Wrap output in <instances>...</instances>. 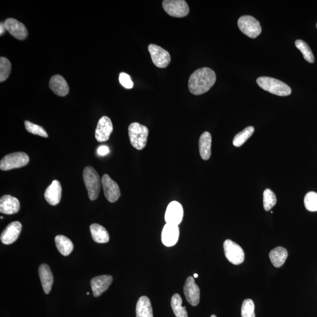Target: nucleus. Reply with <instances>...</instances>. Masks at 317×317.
Returning a JSON list of instances; mask_svg holds the SVG:
<instances>
[{
    "label": "nucleus",
    "mask_w": 317,
    "mask_h": 317,
    "mask_svg": "<svg viewBox=\"0 0 317 317\" xmlns=\"http://www.w3.org/2000/svg\"><path fill=\"white\" fill-rule=\"evenodd\" d=\"M216 80L215 71L208 67L197 70L190 76L188 87L193 95H199L208 91Z\"/></svg>",
    "instance_id": "1"
},
{
    "label": "nucleus",
    "mask_w": 317,
    "mask_h": 317,
    "mask_svg": "<svg viewBox=\"0 0 317 317\" xmlns=\"http://www.w3.org/2000/svg\"><path fill=\"white\" fill-rule=\"evenodd\" d=\"M257 83L260 88L274 95L286 96L292 93V89L287 84L273 78L259 77Z\"/></svg>",
    "instance_id": "2"
},
{
    "label": "nucleus",
    "mask_w": 317,
    "mask_h": 317,
    "mask_svg": "<svg viewBox=\"0 0 317 317\" xmlns=\"http://www.w3.org/2000/svg\"><path fill=\"white\" fill-rule=\"evenodd\" d=\"M83 179L89 199L95 200L99 196L102 183L98 173L92 166H86L83 171Z\"/></svg>",
    "instance_id": "3"
},
{
    "label": "nucleus",
    "mask_w": 317,
    "mask_h": 317,
    "mask_svg": "<svg viewBox=\"0 0 317 317\" xmlns=\"http://www.w3.org/2000/svg\"><path fill=\"white\" fill-rule=\"evenodd\" d=\"M128 133L131 144L137 150H142L147 146L149 129L140 123H132L129 126Z\"/></svg>",
    "instance_id": "4"
},
{
    "label": "nucleus",
    "mask_w": 317,
    "mask_h": 317,
    "mask_svg": "<svg viewBox=\"0 0 317 317\" xmlns=\"http://www.w3.org/2000/svg\"><path fill=\"white\" fill-rule=\"evenodd\" d=\"M30 158L24 153H14L6 155L0 161V169L9 170L24 167L27 165Z\"/></svg>",
    "instance_id": "5"
},
{
    "label": "nucleus",
    "mask_w": 317,
    "mask_h": 317,
    "mask_svg": "<svg viewBox=\"0 0 317 317\" xmlns=\"http://www.w3.org/2000/svg\"><path fill=\"white\" fill-rule=\"evenodd\" d=\"M238 27L242 33L251 38H255L261 34L259 21L250 15L242 16L238 20Z\"/></svg>",
    "instance_id": "6"
},
{
    "label": "nucleus",
    "mask_w": 317,
    "mask_h": 317,
    "mask_svg": "<svg viewBox=\"0 0 317 317\" xmlns=\"http://www.w3.org/2000/svg\"><path fill=\"white\" fill-rule=\"evenodd\" d=\"M162 5L165 12L171 17L182 18L189 13V6L184 0H164Z\"/></svg>",
    "instance_id": "7"
},
{
    "label": "nucleus",
    "mask_w": 317,
    "mask_h": 317,
    "mask_svg": "<svg viewBox=\"0 0 317 317\" xmlns=\"http://www.w3.org/2000/svg\"><path fill=\"white\" fill-rule=\"evenodd\" d=\"M223 248L225 256L230 263L234 265H239L243 263L244 252L238 244L228 239L224 242Z\"/></svg>",
    "instance_id": "8"
},
{
    "label": "nucleus",
    "mask_w": 317,
    "mask_h": 317,
    "mask_svg": "<svg viewBox=\"0 0 317 317\" xmlns=\"http://www.w3.org/2000/svg\"><path fill=\"white\" fill-rule=\"evenodd\" d=\"M148 50L153 63L159 69H165L169 66L171 57L169 52L156 44H150Z\"/></svg>",
    "instance_id": "9"
},
{
    "label": "nucleus",
    "mask_w": 317,
    "mask_h": 317,
    "mask_svg": "<svg viewBox=\"0 0 317 317\" xmlns=\"http://www.w3.org/2000/svg\"><path fill=\"white\" fill-rule=\"evenodd\" d=\"M101 182L104 195L108 201L111 203L117 201L121 196L118 184L106 174L102 176Z\"/></svg>",
    "instance_id": "10"
},
{
    "label": "nucleus",
    "mask_w": 317,
    "mask_h": 317,
    "mask_svg": "<svg viewBox=\"0 0 317 317\" xmlns=\"http://www.w3.org/2000/svg\"><path fill=\"white\" fill-rule=\"evenodd\" d=\"M183 209L181 204L176 201L169 203L165 213V221L170 225H179L182 221Z\"/></svg>",
    "instance_id": "11"
},
{
    "label": "nucleus",
    "mask_w": 317,
    "mask_h": 317,
    "mask_svg": "<svg viewBox=\"0 0 317 317\" xmlns=\"http://www.w3.org/2000/svg\"><path fill=\"white\" fill-rule=\"evenodd\" d=\"M184 294L186 299L192 306L195 307L199 305L200 302V289L195 283L193 277H189L184 284Z\"/></svg>",
    "instance_id": "12"
},
{
    "label": "nucleus",
    "mask_w": 317,
    "mask_h": 317,
    "mask_svg": "<svg viewBox=\"0 0 317 317\" xmlns=\"http://www.w3.org/2000/svg\"><path fill=\"white\" fill-rule=\"evenodd\" d=\"M113 131L111 119L104 116L99 119L95 130V138L99 142L107 141Z\"/></svg>",
    "instance_id": "13"
},
{
    "label": "nucleus",
    "mask_w": 317,
    "mask_h": 317,
    "mask_svg": "<svg viewBox=\"0 0 317 317\" xmlns=\"http://www.w3.org/2000/svg\"><path fill=\"white\" fill-rule=\"evenodd\" d=\"M4 27L12 36L19 40H24L28 36L27 29L25 26L14 18H8L4 22Z\"/></svg>",
    "instance_id": "14"
},
{
    "label": "nucleus",
    "mask_w": 317,
    "mask_h": 317,
    "mask_svg": "<svg viewBox=\"0 0 317 317\" xmlns=\"http://www.w3.org/2000/svg\"><path fill=\"white\" fill-rule=\"evenodd\" d=\"M22 230L20 222H13L6 226L1 235V241L3 244H11L17 240Z\"/></svg>",
    "instance_id": "15"
},
{
    "label": "nucleus",
    "mask_w": 317,
    "mask_h": 317,
    "mask_svg": "<svg viewBox=\"0 0 317 317\" xmlns=\"http://www.w3.org/2000/svg\"><path fill=\"white\" fill-rule=\"evenodd\" d=\"M113 278L109 275H102L97 276L91 280V285L93 296L99 297L102 294L105 292L112 283Z\"/></svg>",
    "instance_id": "16"
},
{
    "label": "nucleus",
    "mask_w": 317,
    "mask_h": 317,
    "mask_svg": "<svg viewBox=\"0 0 317 317\" xmlns=\"http://www.w3.org/2000/svg\"><path fill=\"white\" fill-rule=\"evenodd\" d=\"M179 236V229L177 225L166 223L161 232V241L167 247H171L177 243Z\"/></svg>",
    "instance_id": "17"
},
{
    "label": "nucleus",
    "mask_w": 317,
    "mask_h": 317,
    "mask_svg": "<svg viewBox=\"0 0 317 317\" xmlns=\"http://www.w3.org/2000/svg\"><path fill=\"white\" fill-rule=\"evenodd\" d=\"M20 209V203L15 197L4 195L0 199V212L5 215H14Z\"/></svg>",
    "instance_id": "18"
},
{
    "label": "nucleus",
    "mask_w": 317,
    "mask_h": 317,
    "mask_svg": "<svg viewBox=\"0 0 317 317\" xmlns=\"http://www.w3.org/2000/svg\"><path fill=\"white\" fill-rule=\"evenodd\" d=\"M62 195V187L59 181L55 180L45 190L44 197L47 202L51 206L59 204Z\"/></svg>",
    "instance_id": "19"
},
{
    "label": "nucleus",
    "mask_w": 317,
    "mask_h": 317,
    "mask_svg": "<svg viewBox=\"0 0 317 317\" xmlns=\"http://www.w3.org/2000/svg\"><path fill=\"white\" fill-rule=\"evenodd\" d=\"M49 86L55 94L60 96H66L69 93V86L64 78L60 75L51 77Z\"/></svg>",
    "instance_id": "20"
},
{
    "label": "nucleus",
    "mask_w": 317,
    "mask_h": 317,
    "mask_svg": "<svg viewBox=\"0 0 317 317\" xmlns=\"http://www.w3.org/2000/svg\"><path fill=\"white\" fill-rule=\"evenodd\" d=\"M39 276L44 293L49 294L53 285L54 277L50 268L47 264H41L39 267Z\"/></svg>",
    "instance_id": "21"
},
{
    "label": "nucleus",
    "mask_w": 317,
    "mask_h": 317,
    "mask_svg": "<svg viewBox=\"0 0 317 317\" xmlns=\"http://www.w3.org/2000/svg\"><path fill=\"white\" fill-rule=\"evenodd\" d=\"M211 134L208 132H205L200 136L199 141V153L203 160H208L211 157Z\"/></svg>",
    "instance_id": "22"
},
{
    "label": "nucleus",
    "mask_w": 317,
    "mask_h": 317,
    "mask_svg": "<svg viewBox=\"0 0 317 317\" xmlns=\"http://www.w3.org/2000/svg\"><path fill=\"white\" fill-rule=\"evenodd\" d=\"M136 314L137 317H154L153 307L148 297L142 296L138 300Z\"/></svg>",
    "instance_id": "23"
},
{
    "label": "nucleus",
    "mask_w": 317,
    "mask_h": 317,
    "mask_svg": "<svg viewBox=\"0 0 317 317\" xmlns=\"http://www.w3.org/2000/svg\"><path fill=\"white\" fill-rule=\"evenodd\" d=\"M90 231L93 240L97 243H106L109 241L108 232L101 225L94 223L90 225Z\"/></svg>",
    "instance_id": "24"
},
{
    "label": "nucleus",
    "mask_w": 317,
    "mask_h": 317,
    "mask_svg": "<svg viewBox=\"0 0 317 317\" xmlns=\"http://www.w3.org/2000/svg\"><path fill=\"white\" fill-rule=\"evenodd\" d=\"M288 257L286 248L277 247L271 250L269 253V258L275 267L280 268L285 263Z\"/></svg>",
    "instance_id": "25"
},
{
    "label": "nucleus",
    "mask_w": 317,
    "mask_h": 317,
    "mask_svg": "<svg viewBox=\"0 0 317 317\" xmlns=\"http://www.w3.org/2000/svg\"><path fill=\"white\" fill-rule=\"evenodd\" d=\"M58 250L64 256L69 255L74 250V244L70 238L63 235L57 236L55 238Z\"/></svg>",
    "instance_id": "26"
},
{
    "label": "nucleus",
    "mask_w": 317,
    "mask_h": 317,
    "mask_svg": "<svg viewBox=\"0 0 317 317\" xmlns=\"http://www.w3.org/2000/svg\"><path fill=\"white\" fill-rule=\"evenodd\" d=\"M171 307L176 317H188L186 307L182 306V299L179 294H174L171 300Z\"/></svg>",
    "instance_id": "27"
},
{
    "label": "nucleus",
    "mask_w": 317,
    "mask_h": 317,
    "mask_svg": "<svg viewBox=\"0 0 317 317\" xmlns=\"http://www.w3.org/2000/svg\"><path fill=\"white\" fill-rule=\"evenodd\" d=\"M254 132L253 127H248L244 130L236 135L233 141V144L236 147H240L250 138Z\"/></svg>",
    "instance_id": "28"
},
{
    "label": "nucleus",
    "mask_w": 317,
    "mask_h": 317,
    "mask_svg": "<svg viewBox=\"0 0 317 317\" xmlns=\"http://www.w3.org/2000/svg\"><path fill=\"white\" fill-rule=\"evenodd\" d=\"M296 46L302 52L305 59L310 63H315V58L314 57L313 52L309 45L305 41L302 40H297L295 42Z\"/></svg>",
    "instance_id": "29"
},
{
    "label": "nucleus",
    "mask_w": 317,
    "mask_h": 317,
    "mask_svg": "<svg viewBox=\"0 0 317 317\" xmlns=\"http://www.w3.org/2000/svg\"><path fill=\"white\" fill-rule=\"evenodd\" d=\"M277 203L276 195L272 190L267 189L263 193V206L266 211H269Z\"/></svg>",
    "instance_id": "30"
},
{
    "label": "nucleus",
    "mask_w": 317,
    "mask_h": 317,
    "mask_svg": "<svg viewBox=\"0 0 317 317\" xmlns=\"http://www.w3.org/2000/svg\"><path fill=\"white\" fill-rule=\"evenodd\" d=\"M11 64L7 58H0V82L4 81L11 73Z\"/></svg>",
    "instance_id": "31"
},
{
    "label": "nucleus",
    "mask_w": 317,
    "mask_h": 317,
    "mask_svg": "<svg viewBox=\"0 0 317 317\" xmlns=\"http://www.w3.org/2000/svg\"><path fill=\"white\" fill-rule=\"evenodd\" d=\"M24 124L26 130H27L28 132H30V133L35 135L40 136V137L44 138L48 137L47 132L45 131V129L43 127H41V126L34 124L33 123L28 121H25Z\"/></svg>",
    "instance_id": "32"
},
{
    "label": "nucleus",
    "mask_w": 317,
    "mask_h": 317,
    "mask_svg": "<svg viewBox=\"0 0 317 317\" xmlns=\"http://www.w3.org/2000/svg\"><path fill=\"white\" fill-rule=\"evenodd\" d=\"M305 205L307 210L310 212L317 211V193L310 192L305 197Z\"/></svg>",
    "instance_id": "33"
},
{
    "label": "nucleus",
    "mask_w": 317,
    "mask_h": 317,
    "mask_svg": "<svg viewBox=\"0 0 317 317\" xmlns=\"http://www.w3.org/2000/svg\"><path fill=\"white\" fill-rule=\"evenodd\" d=\"M241 317H255L254 304L251 299L245 300L241 306Z\"/></svg>",
    "instance_id": "34"
},
{
    "label": "nucleus",
    "mask_w": 317,
    "mask_h": 317,
    "mask_svg": "<svg viewBox=\"0 0 317 317\" xmlns=\"http://www.w3.org/2000/svg\"><path fill=\"white\" fill-rule=\"evenodd\" d=\"M119 82L121 85L127 89H131L133 88L134 83L131 79L130 76L127 73H121L119 74Z\"/></svg>",
    "instance_id": "35"
},
{
    "label": "nucleus",
    "mask_w": 317,
    "mask_h": 317,
    "mask_svg": "<svg viewBox=\"0 0 317 317\" xmlns=\"http://www.w3.org/2000/svg\"><path fill=\"white\" fill-rule=\"evenodd\" d=\"M97 153L101 156H105L109 153V148L106 146L99 147L97 150Z\"/></svg>",
    "instance_id": "36"
},
{
    "label": "nucleus",
    "mask_w": 317,
    "mask_h": 317,
    "mask_svg": "<svg viewBox=\"0 0 317 317\" xmlns=\"http://www.w3.org/2000/svg\"><path fill=\"white\" fill-rule=\"evenodd\" d=\"M5 30L6 29L4 27V22H3V23L1 22V24H0V35H2L4 34Z\"/></svg>",
    "instance_id": "37"
},
{
    "label": "nucleus",
    "mask_w": 317,
    "mask_h": 317,
    "mask_svg": "<svg viewBox=\"0 0 317 317\" xmlns=\"http://www.w3.org/2000/svg\"><path fill=\"white\" fill-rule=\"evenodd\" d=\"M197 277H198V275H197V274H194V277L197 278Z\"/></svg>",
    "instance_id": "38"
},
{
    "label": "nucleus",
    "mask_w": 317,
    "mask_h": 317,
    "mask_svg": "<svg viewBox=\"0 0 317 317\" xmlns=\"http://www.w3.org/2000/svg\"><path fill=\"white\" fill-rule=\"evenodd\" d=\"M217 317L215 315H212L211 317Z\"/></svg>",
    "instance_id": "39"
},
{
    "label": "nucleus",
    "mask_w": 317,
    "mask_h": 317,
    "mask_svg": "<svg viewBox=\"0 0 317 317\" xmlns=\"http://www.w3.org/2000/svg\"><path fill=\"white\" fill-rule=\"evenodd\" d=\"M87 294H88V295H89V293H87Z\"/></svg>",
    "instance_id": "40"
},
{
    "label": "nucleus",
    "mask_w": 317,
    "mask_h": 317,
    "mask_svg": "<svg viewBox=\"0 0 317 317\" xmlns=\"http://www.w3.org/2000/svg\"></svg>",
    "instance_id": "41"
}]
</instances>
